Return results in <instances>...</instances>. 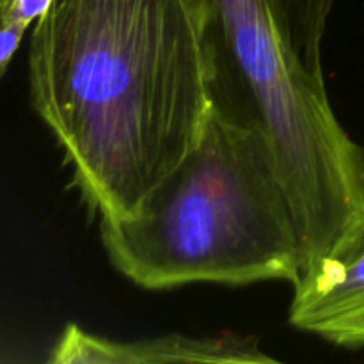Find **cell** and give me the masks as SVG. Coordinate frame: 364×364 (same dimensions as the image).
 Returning <instances> with one entry per match:
<instances>
[{"label": "cell", "instance_id": "6", "mask_svg": "<svg viewBox=\"0 0 364 364\" xmlns=\"http://www.w3.org/2000/svg\"><path fill=\"white\" fill-rule=\"evenodd\" d=\"M306 66L322 71V39L334 0H274Z\"/></svg>", "mask_w": 364, "mask_h": 364}, {"label": "cell", "instance_id": "2", "mask_svg": "<svg viewBox=\"0 0 364 364\" xmlns=\"http://www.w3.org/2000/svg\"><path fill=\"white\" fill-rule=\"evenodd\" d=\"M114 269L146 290L192 283L295 284L294 206L262 135L213 102L201 135L127 219H100Z\"/></svg>", "mask_w": 364, "mask_h": 364}, {"label": "cell", "instance_id": "9", "mask_svg": "<svg viewBox=\"0 0 364 364\" xmlns=\"http://www.w3.org/2000/svg\"><path fill=\"white\" fill-rule=\"evenodd\" d=\"M27 27L20 25H0V77L7 70V64L13 59L14 52L20 46Z\"/></svg>", "mask_w": 364, "mask_h": 364}, {"label": "cell", "instance_id": "8", "mask_svg": "<svg viewBox=\"0 0 364 364\" xmlns=\"http://www.w3.org/2000/svg\"><path fill=\"white\" fill-rule=\"evenodd\" d=\"M52 6V0H0V25L27 27L36 23Z\"/></svg>", "mask_w": 364, "mask_h": 364}, {"label": "cell", "instance_id": "7", "mask_svg": "<svg viewBox=\"0 0 364 364\" xmlns=\"http://www.w3.org/2000/svg\"><path fill=\"white\" fill-rule=\"evenodd\" d=\"M315 334L340 347H364V308L326 323Z\"/></svg>", "mask_w": 364, "mask_h": 364}, {"label": "cell", "instance_id": "5", "mask_svg": "<svg viewBox=\"0 0 364 364\" xmlns=\"http://www.w3.org/2000/svg\"><path fill=\"white\" fill-rule=\"evenodd\" d=\"M294 290L290 323L309 333L364 308V206Z\"/></svg>", "mask_w": 364, "mask_h": 364}, {"label": "cell", "instance_id": "4", "mask_svg": "<svg viewBox=\"0 0 364 364\" xmlns=\"http://www.w3.org/2000/svg\"><path fill=\"white\" fill-rule=\"evenodd\" d=\"M52 364H169V363H277L263 354L252 336H181L114 341L66 326L50 354Z\"/></svg>", "mask_w": 364, "mask_h": 364}, {"label": "cell", "instance_id": "3", "mask_svg": "<svg viewBox=\"0 0 364 364\" xmlns=\"http://www.w3.org/2000/svg\"><path fill=\"white\" fill-rule=\"evenodd\" d=\"M205 6L212 98L272 151L306 270L364 206V149L334 116L323 75L306 66L274 0Z\"/></svg>", "mask_w": 364, "mask_h": 364}, {"label": "cell", "instance_id": "1", "mask_svg": "<svg viewBox=\"0 0 364 364\" xmlns=\"http://www.w3.org/2000/svg\"><path fill=\"white\" fill-rule=\"evenodd\" d=\"M28 84L89 208L132 217L212 110L205 0H52Z\"/></svg>", "mask_w": 364, "mask_h": 364}]
</instances>
